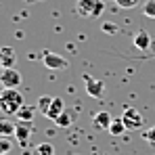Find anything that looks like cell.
Masks as SVG:
<instances>
[{
  "instance_id": "13",
  "label": "cell",
  "mask_w": 155,
  "mask_h": 155,
  "mask_svg": "<svg viewBox=\"0 0 155 155\" xmlns=\"http://www.w3.org/2000/svg\"><path fill=\"white\" fill-rule=\"evenodd\" d=\"M15 117H17V122H25V124H31V122H34V107H29V105H23Z\"/></svg>"
},
{
  "instance_id": "24",
  "label": "cell",
  "mask_w": 155,
  "mask_h": 155,
  "mask_svg": "<svg viewBox=\"0 0 155 155\" xmlns=\"http://www.w3.org/2000/svg\"><path fill=\"white\" fill-rule=\"evenodd\" d=\"M23 2H31V0H23Z\"/></svg>"
},
{
  "instance_id": "20",
  "label": "cell",
  "mask_w": 155,
  "mask_h": 155,
  "mask_svg": "<svg viewBox=\"0 0 155 155\" xmlns=\"http://www.w3.org/2000/svg\"><path fill=\"white\" fill-rule=\"evenodd\" d=\"M138 2H140V0H115V4H117L120 8H134Z\"/></svg>"
},
{
  "instance_id": "7",
  "label": "cell",
  "mask_w": 155,
  "mask_h": 155,
  "mask_svg": "<svg viewBox=\"0 0 155 155\" xmlns=\"http://www.w3.org/2000/svg\"><path fill=\"white\" fill-rule=\"evenodd\" d=\"M111 122H113V117H111L109 111H99V113L92 115V126L99 128V130H109Z\"/></svg>"
},
{
  "instance_id": "22",
  "label": "cell",
  "mask_w": 155,
  "mask_h": 155,
  "mask_svg": "<svg viewBox=\"0 0 155 155\" xmlns=\"http://www.w3.org/2000/svg\"><path fill=\"white\" fill-rule=\"evenodd\" d=\"M103 31H107V34H115V31H117V25H111V23H103Z\"/></svg>"
},
{
  "instance_id": "9",
  "label": "cell",
  "mask_w": 155,
  "mask_h": 155,
  "mask_svg": "<svg viewBox=\"0 0 155 155\" xmlns=\"http://www.w3.org/2000/svg\"><path fill=\"white\" fill-rule=\"evenodd\" d=\"M134 46L138 48V51H147L149 46H151V36H149V31L147 29H138L136 34H134Z\"/></svg>"
},
{
  "instance_id": "25",
  "label": "cell",
  "mask_w": 155,
  "mask_h": 155,
  "mask_svg": "<svg viewBox=\"0 0 155 155\" xmlns=\"http://www.w3.org/2000/svg\"><path fill=\"white\" fill-rule=\"evenodd\" d=\"M0 94H2V92H0Z\"/></svg>"
},
{
  "instance_id": "4",
  "label": "cell",
  "mask_w": 155,
  "mask_h": 155,
  "mask_svg": "<svg viewBox=\"0 0 155 155\" xmlns=\"http://www.w3.org/2000/svg\"><path fill=\"white\" fill-rule=\"evenodd\" d=\"M82 80H84L86 92H88L92 99H101V97L105 94V84L101 82V80H97V78L88 76V74H84V76H82Z\"/></svg>"
},
{
  "instance_id": "6",
  "label": "cell",
  "mask_w": 155,
  "mask_h": 155,
  "mask_svg": "<svg viewBox=\"0 0 155 155\" xmlns=\"http://www.w3.org/2000/svg\"><path fill=\"white\" fill-rule=\"evenodd\" d=\"M0 84H2L4 88H19V84H21V74H19L15 67L4 69V71H0Z\"/></svg>"
},
{
  "instance_id": "19",
  "label": "cell",
  "mask_w": 155,
  "mask_h": 155,
  "mask_svg": "<svg viewBox=\"0 0 155 155\" xmlns=\"http://www.w3.org/2000/svg\"><path fill=\"white\" fill-rule=\"evenodd\" d=\"M11 149H13V143L6 136H0V155H8Z\"/></svg>"
},
{
  "instance_id": "2",
  "label": "cell",
  "mask_w": 155,
  "mask_h": 155,
  "mask_svg": "<svg viewBox=\"0 0 155 155\" xmlns=\"http://www.w3.org/2000/svg\"><path fill=\"white\" fill-rule=\"evenodd\" d=\"M105 11L103 0H76V13L82 17H101Z\"/></svg>"
},
{
  "instance_id": "18",
  "label": "cell",
  "mask_w": 155,
  "mask_h": 155,
  "mask_svg": "<svg viewBox=\"0 0 155 155\" xmlns=\"http://www.w3.org/2000/svg\"><path fill=\"white\" fill-rule=\"evenodd\" d=\"M143 15L155 19V0H147V2H145V6H143Z\"/></svg>"
},
{
  "instance_id": "21",
  "label": "cell",
  "mask_w": 155,
  "mask_h": 155,
  "mask_svg": "<svg viewBox=\"0 0 155 155\" xmlns=\"http://www.w3.org/2000/svg\"><path fill=\"white\" fill-rule=\"evenodd\" d=\"M145 140H147L149 145H153V147H155V126L145 132Z\"/></svg>"
},
{
  "instance_id": "16",
  "label": "cell",
  "mask_w": 155,
  "mask_h": 155,
  "mask_svg": "<svg viewBox=\"0 0 155 155\" xmlns=\"http://www.w3.org/2000/svg\"><path fill=\"white\" fill-rule=\"evenodd\" d=\"M54 124H57L59 128H67V126L71 124V115L67 113V109H65V111H63V113H61L57 120H54Z\"/></svg>"
},
{
  "instance_id": "12",
  "label": "cell",
  "mask_w": 155,
  "mask_h": 155,
  "mask_svg": "<svg viewBox=\"0 0 155 155\" xmlns=\"http://www.w3.org/2000/svg\"><path fill=\"white\" fill-rule=\"evenodd\" d=\"M15 130H17V122H13V120H8V117H4V120H0V136H13L15 134Z\"/></svg>"
},
{
  "instance_id": "17",
  "label": "cell",
  "mask_w": 155,
  "mask_h": 155,
  "mask_svg": "<svg viewBox=\"0 0 155 155\" xmlns=\"http://www.w3.org/2000/svg\"><path fill=\"white\" fill-rule=\"evenodd\" d=\"M36 155H54V149L51 143H40L36 147Z\"/></svg>"
},
{
  "instance_id": "8",
  "label": "cell",
  "mask_w": 155,
  "mask_h": 155,
  "mask_svg": "<svg viewBox=\"0 0 155 155\" xmlns=\"http://www.w3.org/2000/svg\"><path fill=\"white\" fill-rule=\"evenodd\" d=\"M0 59H2L4 69H11L17 63V52H15V48H11V46H0Z\"/></svg>"
},
{
  "instance_id": "1",
  "label": "cell",
  "mask_w": 155,
  "mask_h": 155,
  "mask_svg": "<svg viewBox=\"0 0 155 155\" xmlns=\"http://www.w3.org/2000/svg\"><path fill=\"white\" fill-rule=\"evenodd\" d=\"M23 107V94L17 88H4L0 94V111L6 115H17Z\"/></svg>"
},
{
  "instance_id": "10",
  "label": "cell",
  "mask_w": 155,
  "mask_h": 155,
  "mask_svg": "<svg viewBox=\"0 0 155 155\" xmlns=\"http://www.w3.org/2000/svg\"><path fill=\"white\" fill-rule=\"evenodd\" d=\"M15 136H17L19 145H21V147H25V145H27V138L31 136V124H25V122H17Z\"/></svg>"
},
{
  "instance_id": "11",
  "label": "cell",
  "mask_w": 155,
  "mask_h": 155,
  "mask_svg": "<svg viewBox=\"0 0 155 155\" xmlns=\"http://www.w3.org/2000/svg\"><path fill=\"white\" fill-rule=\"evenodd\" d=\"M63 111H65V101H63L61 97H52V105H51V109H48V115H46V117L54 122Z\"/></svg>"
},
{
  "instance_id": "23",
  "label": "cell",
  "mask_w": 155,
  "mask_h": 155,
  "mask_svg": "<svg viewBox=\"0 0 155 155\" xmlns=\"http://www.w3.org/2000/svg\"><path fill=\"white\" fill-rule=\"evenodd\" d=\"M0 71H4V65H2V59H0Z\"/></svg>"
},
{
  "instance_id": "3",
  "label": "cell",
  "mask_w": 155,
  "mask_h": 155,
  "mask_svg": "<svg viewBox=\"0 0 155 155\" xmlns=\"http://www.w3.org/2000/svg\"><path fill=\"white\" fill-rule=\"evenodd\" d=\"M42 63L48 67V69H67L69 67V63H67V59L63 57V54H59V52L54 51H44L42 52Z\"/></svg>"
},
{
  "instance_id": "5",
  "label": "cell",
  "mask_w": 155,
  "mask_h": 155,
  "mask_svg": "<svg viewBox=\"0 0 155 155\" xmlns=\"http://www.w3.org/2000/svg\"><path fill=\"white\" fill-rule=\"evenodd\" d=\"M122 120H124V124H126V128L128 130H138L143 128V115L134 109V107H126V111H124V115H122Z\"/></svg>"
},
{
  "instance_id": "14",
  "label": "cell",
  "mask_w": 155,
  "mask_h": 155,
  "mask_svg": "<svg viewBox=\"0 0 155 155\" xmlns=\"http://www.w3.org/2000/svg\"><path fill=\"white\" fill-rule=\"evenodd\" d=\"M126 130L128 128H126V124H124L122 117H113V122H111V126H109V134H111V136H122Z\"/></svg>"
},
{
  "instance_id": "15",
  "label": "cell",
  "mask_w": 155,
  "mask_h": 155,
  "mask_svg": "<svg viewBox=\"0 0 155 155\" xmlns=\"http://www.w3.org/2000/svg\"><path fill=\"white\" fill-rule=\"evenodd\" d=\"M51 105H52V97H40V99H38V111L44 113V115H48Z\"/></svg>"
}]
</instances>
